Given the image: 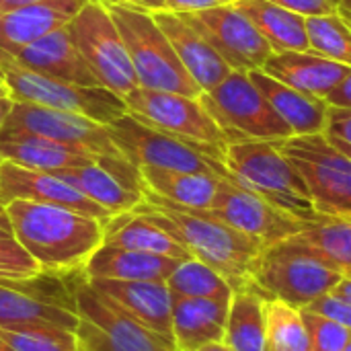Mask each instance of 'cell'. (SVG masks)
Here are the masks:
<instances>
[{
    "instance_id": "obj_20",
    "label": "cell",
    "mask_w": 351,
    "mask_h": 351,
    "mask_svg": "<svg viewBox=\"0 0 351 351\" xmlns=\"http://www.w3.org/2000/svg\"><path fill=\"white\" fill-rule=\"evenodd\" d=\"M86 280V278H84ZM97 292L113 300L130 317L150 331L173 339L171 308L173 296L167 282H146V280H107L95 278L86 280Z\"/></svg>"
},
{
    "instance_id": "obj_44",
    "label": "cell",
    "mask_w": 351,
    "mask_h": 351,
    "mask_svg": "<svg viewBox=\"0 0 351 351\" xmlns=\"http://www.w3.org/2000/svg\"><path fill=\"white\" fill-rule=\"evenodd\" d=\"M97 2H101L103 6H134L148 12L165 10V0H97Z\"/></svg>"
},
{
    "instance_id": "obj_23",
    "label": "cell",
    "mask_w": 351,
    "mask_h": 351,
    "mask_svg": "<svg viewBox=\"0 0 351 351\" xmlns=\"http://www.w3.org/2000/svg\"><path fill=\"white\" fill-rule=\"evenodd\" d=\"M261 70L308 97L325 99L351 68L313 51H276Z\"/></svg>"
},
{
    "instance_id": "obj_1",
    "label": "cell",
    "mask_w": 351,
    "mask_h": 351,
    "mask_svg": "<svg viewBox=\"0 0 351 351\" xmlns=\"http://www.w3.org/2000/svg\"><path fill=\"white\" fill-rule=\"evenodd\" d=\"M134 212L171 234L193 259L216 269L234 292L253 288V263L263 249L255 239L216 220L206 210L169 204L148 189H144V202Z\"/></svg>"
},
{
    "instance_id": "obj_6",
    "label": "cell",
    "mask_w": 351,
    "mask_h": 351,
    "mask_svg": "<svg viewBox=\"0 0 351 351\" xmlns=\"http://www.w3.org/2000/svg\"><path fill=\"white\" fill-rule=\"evenodd\" d=\"M107 10L123 37L140 86L199 99L202 88L183 68L152 12L134 6H107Z\"/></svg>"
},
{
    "instance_id": "obj_45",
    "label": "cell",
    "mask_w": 351,
    "mask_h": 351,
    "mask_svg": "<svg viewBox=\"0 0 351 351\" xmlns=\"http://www.w3.org/2000/svg\"><path fill=\"white\" fill-rule=\"evenodd\" d=\"M331 294H335L337 298H341V300L351 304V278H343Z\"/></svg>"
},
{
    "instance_id": "obj_46",
    "label": "cell",
    "mask_w": 351,
    "mask_h": 351,
    "mask_svg": "<svg viewBox=\"0 0 351 351\" xmlns=\"http://www.w3.org/2000/svg\"><path fill=\"white\" fill-rule=\"evenodd\" d=\"M12 105H14V101H12L8 95L0 97V132H2V128H4V123H6V117H8Z\"/></svg>"
},
{
    "instance_id": "obj_29",
    "label": "cell",
    "mask_w": 351,
    "mask_h": 351,
    "mask_svg": "<svg viewBox=\"0 0 351 351\" xmlns=\"http://www.w3.org/2000/svg\"><path fill=\"white\" fill-rule=\"evenodd\" d=\"M234 6L257 27L271 45V51H311L306 35V19L271 2V0H239Z\"/></svg>"
},
{
    "instance_id": "obj_43",
    "label": "cell",
    "mask_w": 351,
    "mask_h": 351,
    "mask_svg": "<svg viewBox=\"0 0 351 351\" xmlns=\"http://www.w3.org/2000/svg\"><path fill=\"white\" fill-rule=\"evenodd\" d=\"M329 107H339V109H351V70L350 74L325 97Z\"/></svg>"
},
{
    "instance_id": "obj_21",
    "label": "cell",
    "mask_w": 351,
    "mask_h": 351,
    "mask_svg": "<svg viewBox=\"0 0 351 351\" xmlns=\"http://www.w3.org/2000/svg\"><path fill=\"white\" fill-rule=\"evenodd\" d=\"M152 16L171 41L183 68L202 88V93L212 90L232 72L226 60L179 12L156 10L152 12Z\"/></svg>"
},
{
    "instance_id": "obj_35",
    "label": "cell",
    "mask_w": 351,
    "mask_h": 351,
    "mask_svg": "<svg viewBox=\"0 0 351 351\" xmlns=\"http://www.w3.org/2000/svg\"><path fill=\"white\" fill-rule=\"evenodd\" d=\"M306 35L311 51L351 68V25L339 14L308 16Z\"/></svg>"
},
{
    "instance_id": "obj_55",
    "label": "cell",
    "mask_w": 351,
    "mask_h": 351,
    "mask_svg": "<svg viewBox=\"0 0 351 351\" xmlns=\"http://www.w3.org/2000/svg\"><path fill=\"white\" fill-rule=\"evenodd\" d=\"M0 84H4V82H2V76H0Z\"/></svg>"
},
{
    "instance_id": "obj_36",
    "label": "cell",
    "mask_w": 351,
    "mask_h": 351,
    "mask_svg": "<svg viewBox=\"0 0 351 351\" xmlns=\"http://www.w3.org/2000/svg\"><path fill=\"white\" fill-rule=\"evenodd\" d=\"M0 337L14 351H76L74 331L56 325L0 327Z\"/></svg>"
},
{
    "instance_id": "obj_25",
    "label": "cell",
    "mask_w": 351,
    "mask_h": 351,
    "mask_svg": "<svg viewBox=\"0 0 351 351\" xmlns=\"http://www.w3.org/2000/svg\"><path fill=\"white\" fill-rule=\"evenodd\" d=\"M230 300L214 298H177L173 296L171 323L177 351H197L222 341Z\"/></svg>"
},
{
    "instance_id": "obj_3",
    "label": "cell",
    "mask_w": 351,
    "mask_h": 351,
    "mask_svg": "<svg viewBox=\"0 0 351 351\" xmlns=\"http://www.w3.org/2000/svg\"><path fill=\"white\" fill-rule=\"evenodd\" d=\"M341 280L300 234L263 247L251 274L253 290L265 300H282L300 311L331 294Z\"/></svg>"
},
{
    "instance_id": "obj_11",
    "label": "cell",
    "mask_w": 351,
    "mask_h": 351,
    "mask_svg": "<svg viewBox=\"0 0 351 351\" xmlns=\"http://www.w3.org/2000/svg\"><path fill=\"white\" fill-rule=\"evenodd\" d=\"M68 31L101 86L113 90L121 99L140 86L123 37L107 6L88 0L68 23Z\"/></svg>"
},
{
    "instance_id": "obj_41",
    "label": "cell",
    "mask_w": 351,
    "mask_h": 351,
    "mask_svg": "<svg viewBox=\"0 0 351 351\" xmlns=\"http://www.w3.org/2000/svg\"><path fill=\"white\" fill-rule=\"evenodd\" d=\"M302 311H313V313H319V315H325L333 321H337L339 325H343L346 329L351 331V304L337 298L335 294H327L319 300H315L313 304H308L306 308Z\"/></svg>"
},
{
    "instance_id": "obj_5",
    "label": "cell",
    "mask_w": 351,
    "mask_h": 351,
    "mask_svg": "<svg viewBox=\"0 0 351 351\" xmlns=\"http://www.w3.org/2000/svg\"><path fill=\"white\" fill-rule=\"evenodd\" d=\"M74 313L78 317L74 335L76 351H177L175 341L150 331L97 292L82 276L72 282Z\"/></svg>"
},
{
    "instance_id": "obj_32",
    "label": "cell",
    "mask_w": 351,
    "mask_h": 351,
    "mask_svg": "<svg viewBox=\"0 0 351 351\" xmlns=\"http://www.w3.org/2000/svg\"><path fill=\"white\" fill-rule=\"evenodd\" d=\"M300 237L343 278H351V218L321 216L306 222Z\"/></svg>"
},
{
    "instance_id": "obj_50",
    "label": "cell",
    "mask_w": 351,
    "mask_h": 351,
    "mask_svg": "<svg viewBox=\"0 0 351 351\" xmlns=\"http://www.w3.org/2000/svg\"><path fill=\"white\" fill-rule=\"evenodd\" d=\"M0 351H14V350H12V348H10V346H8V343H6V341L0 337Z\"/></svg>"
},
{
    "instance_id": "obj_53",
    "label": "cell",
    "mask_w": 351,
    "mask_h": 351,
    "mask_svg": "<svg viewBox=\"0 0 351 351\" xmlns=\"http://www.w3.org/2000/svg\"><path fill=\"white\" fill-rule=\"evenodd\" d=\"M4 95H8V90H6L4 84H0V97H4Z\"/></svg>"
},
{
    "instance_id": "obj_33",
    "label": "cell",
    "mask_w": 351,
    "mask_h": 351,
    "mask_svg": "<svg viewBox=\"0 0 351 351\" xmlns=\"http://www.w3.org/2000/svg\"><path fill=\"white\" fill-rule=\"evenodd\" d=\"M167 288L171 296L177 298H214L230 300L234 290L232 286L210 265L189 257L183 259L175 271L167 278Z\"/></svg>"
},
{
    "instance_id": "obj_16",
    "label": "cell",
    "mask_w": 351,
    "mask_h": 351,
    "mask_svg": "<svg viewBox=\"0 0 351 351\" xmlns=\"http://www.w3.org/2000/svg\"><path fill=\"white\" fill-rule=\"evenodd\" d=\"M58 276L51 278L49 286ZM45 274L35 280H0V327L16 325H56L76 329L72 284L58 282L51 290L43 284Z\"/></svg>"
},
{
    "instance_id": "obj_2",
    "label": "cell",
    "mask_w": 351,
    "mask_h": 351,
    "mask_svg": "<svg viewBox=\"0 0 351 351\" xmlns=\"http://www.w3.org/2000/svg\"><path fill=\"white\" fill-rule=\"evenodd\" d=\"M12 237L35 259L43 274L68 276L80 271L103 245V224L97 218L27 199L6 204Z\"/></svg>"
},
{
    "instance_id": "obj_24",
    "label": "cell",
    "mask_w": 351,
    "mask_h": 351,
    "mask_svg": "<svg viewBox=\"0 0 351 351\" xmlns=\"http://www.w3.org/2000/svg\"><path fill=\"white\" fill-rule=\"evenodd\" d=\"M97 156L58 144L37 134L2 130L0 132V162H12L23 169L56 173L95 162Z\"/></svg>"
},
{
    "instance_id": "obj_39",
    "label": "cell",
    "mask_w": 351,
    "mask_h": 351,
    "mask_svg": "<svg viewBox=\"0 0 351 351\" xmlns=\"http://www.w3.org/2000/svg\"><path fill=\"white\" fill-rule=\"evenodd\" d=\"M323 136L329 144H333L337 150L351 158V109L329 107Z\"/></svg>"
},
{
    "instance_id": "obj_15",
    "label": "cell",
    "mask_w": 351,
    "mask_h": 351,
    "mask_svg": "<svg viewBox=\"0 0 351 351\" xmlns=\"http://www.w3.org/2000/svg\"><path fill=\"white\" fill-rule=\"evenodd\" d=\"M2 130L37 134L93 156H123L111 138L109 125L41 105L14 101Z\"/></svg>"
},
{
    "instance_id": "obj_54",
    "label": "cell",
    "mask_w": 351,
    "mask_h": 351,
    "mask_svg": "<svg viewBox=\"0 0 351 351\" xmlns=\"http://www.w3.org/2000/svg\"><path fill=\"white\" fill-rule=\"evenodd\" d=\"M343 351H351V339H350V343H348V346L343 348Z\"/></svg>"
},
{
    "instance_id": "obj_27",
    "label": "cell",
    "mask_w": 351,
    "mask_h": 351,
    "mask_svg": "<svg viewBox=\"0 0 351 351\" xmlns=\"http://www.w3.org/2000/svg\"><path fill=\"white\" fill-rule=\"evenodd\" d=\"M181 259H173L165 255L101 245L82 267V276L86 280L107 278V280L167 282V278L175 271Z\"/></svg>"
},
{
    "instance_id": "obj_40",
    "label": "cell",
    "mask_w": 351,
    "mask_h": 351,
    "mask_svg": "<svg viewBox=\"0 0 351 351\" xmlns=\"http://www.w3.org/2000/svg\"><path fill=\"white\" fill-rule=\"evenodd\" d=\"M271 2H276L304 19L339 14V10H341V0H271Z\"/></svg>"
},
{
    "instance_id": "obj_10",
    "label": "cell",
    "mask_w": 351,
    "mask_h": 351,
    "mask_svg": "<svg viewBox=\"0 0 351 351\" xmlns=\"http://www.w3.org/2000/svg\"><path fill=\"white\" fill-rule=\"evenodd\" d=\"M282 150L304 179L321 216H351V158L321 134L290 136Z\"/></svg>"
},
{
    "instance_id": "obj_14",
    "label": "cell",
    "mask_w": 351,
    "mask_h": 351,
    "mask_svg": "<svg viewBox=\"0 0 351 351\" xmlns=\"http://www.w3.org/2000/svg\"><path fill=\"white\" fill-rule=\"evenodd\" d=\"M206 212L230 228L255 239L261 247L300 234L304 228V222L228 179H220L214 202Z\"/></svg>"
},
{
    "instance_id": "obj_52",
    "label": "cell",
    "mask_w": 351,
    "mask_h": 351,
    "mask_svg": "<svg viewBox=\"0 0 351 351\" xmlns=\"http://www.w3.org/2000/svg\"><path fill=\"white\" fill-rule=\"evenodd\" d=\"M341 8H346V10L351 12V0H341Z\"/></svg>"
},
{
    "instance_id": "obj_7",
    "label": "cell",
    "mask_w": 351,
    "mask_h": 351,
    "mask_svg": "<svg viewBox=\"0 0 351 351\" xmlns=\"http://www.w3.org/2000/svg\"><path fill=\"white\" fill-rule=\"evenodd\" d=\"M111 138L119 152L138 169L158 167L187 173H208L232 181L224 167V150L189 142L173 134L154 130L132 117L130 113L109 125Z\"/></svg>"
},
{
    "instance_id": "obj_28",
    "label": "cell",
    "mask_w": 351,
    "mask_h": 351,
    "mask_svg": "<svg viewBox=\"0 0 351 351\" xmlns=\"http://www.w3.org/2000/svg\"><path fill=\"white\" fill-rule=\"evenodd\" d=\"M140 175L150 193L189 210H210L222 179L208 173H187L158 167H140Z\"/></svg>"
},
{
    "instance_id": "obj_48",
    "label": "cell",
    "mask_w": 351,
    "mask_h": 351,
    "mask_svg": "<svg viewBox=\"0 0 351 351\" xmlns=\"http://www.w3.org/2000/svg\"><path fill=\"white\" fill-rule=\"evenodd\" d=\"M33 2H39V0H0V14L12 10V8L25 6V4H33Z\"/></svg>"
},
{
    "instance_id": "obj_30",
    "label": "cell",
    "mask_w": 351,
    "mask_h": 351,
    "mask_svg": "<svg viewBox=\"0 0 351 351\" xmlns=\"http://www.w3.org/2000/svg\"><path fill=\"white\" fill-rule=\"evenodd\" d=\"M103 245L165 255L181 261L191 257L171 234L134 210L117 214L103 224Z\"/></svg>"
},
{
    "instance_id": "obj_9",
    "label": "cell",
    "mask_w": 351,
    "mask_h": 351,
    "mask_svg": "<svg viewBox=\"0 0 351 351\" xmlns=\"http://www.w3.org/2000/svg\"><path fill=\"white\" fill-rule=\"evenodd\" d=\"M0 76L8 97L19 103L76 113L105 125H111L113 121L128 115L125 101L101 84L84 86L78 82H66L10 64H0Z\"/></svg>"
},
{
    "instance_id": "obj_22",
    "label": "cell",
    "mask_w": 351,
    "mask_h": 351,
    "mask_svg": "<svg viewBox=\"0 0 351 351\" xmlns=\"http://www.w3.org/2000/svg\"><path fill=\"white\" fill-rule=\"evenodd\" d=\"M88 0H39L0 14V49L14 53L66 27Z\"/></svg>"
},
{
    "instance_id": "obj_49",
    "label": "cell",
    "mask_w": 351,
    "mask_h": 351,
    "mask_svg": "<svg viewBox=\"0 0 351 351\" xmlns=\"http://www.w3.org/2000/svg\"><path fill=\"white\" fill-rule=\"evenodd\" d=\"M197 351H234L230 346H226L224 341H214V343H208L204 348H199Z\"/></svg>"
},
{
    "instance_id": "obj_38",
    "label": "cell",
    "mask_w": 351,
    "mask_h": 351,
    "mask_svg": "<svg viewBox=\"0 0 351 351\" xmlns=\"http://www.w3.org/2000/svg\"><path fill=\"white\" fill-rule=\"evenodd\" d=\"M302 319L311 335L313 351H343L350 343L351 331L337 321L313 311H302Z\"/></svg>"
},
{
    "instance_id": "obj_4",
    "label": "cell",
    "mask_w": 351,
    "mask_h": 351,
    "mask_svg": "<svg viewBox=\"0 0 351 351\" xmlns=\"http://www.w3.org/2000/svg\"><path fill=\"white\" fill-rule=\"evenodd\" d=\"M234 183L261 195L271 206L290 214L300 222L321 218L308 187L296 167L276 140H243L230 142L222 158Z\"/></svg>"
},
{
    "instance_id": "obj_12",
    "label": "cell",
    "mask_w": 351,
    "mask_h": 351,
    "mask_svg": "<svg viewBox=\"0 0 351 351\" xmlns=\"http://www.w3.org/2000/svg\"><path fill=\"white\" fill-rule=\"evenodd\" d=\"M128 113L148 128L177 138L226 150L228 138L199 99L169 90L136 86L123 97Z\"/></svg>"
},
{
    "instance_id": "obj_13",
    "label": "cell",
    "mask_w": 351,
    "mask_h": 351,
    "mask_svg": "<svg viewBox=\"0 0 351 351\" xmlns=\"http://www.w3.org/2000/svg\"><path fill=\"white\" fill-rule=\"evenodd\" d=\"M179 14L208 39L232 70H261L274 53L265 37L234 4Z\"/></svg>"
},
{
    "instance_id": "obj_51",
    "label": "cell",
    "mask_w": 351,
    "mask_h": 351,
    "mask_svg": "<svg viewBox=\"0 0 351 351\" xmlns=\"http://www.w3.org/2000/svg\"><path fill=\"white\" fill-rule=\"evenodd\" d=\"M339 12H341V16H343V19H346V21H348V23H350V25H351V12H350V10H346V8H341Z\"/></svg>"
},
{
    "instance_id": "obj_34",
    "label": "cell",
    "mask_w": 351,
    "mask_h": 351,
    "mask_svg": "<svg viewBox=\"0 0 351 351\" xmlns=\"http://www.w3.org/2000/svg\"><path fill=\"white\" fill-rule=\"evenodd\" d=\"M267 351H313L302 311L282 302L265 300Z\"/></svg>"
},
{
    "instance_id": "obj_31",
    "label": "cell",
    "mask_w": 351,
    "mask_h": 351,
    "mask_svg": "<svg viewBox=\"0 0 351 351\" xmlns=\"http://www.w3.org/2000/svg\"><path fill=\"white\" fill-rule=\"evenodd\" d=\"M222 341L234 351H267L265 298L253 290H237L230 298Z\"/></svg>"
},
{
    "instance_id": "obj_18",
    "label": "cell",
    "mask_w": 351,
    "mask_h": 351,
    "mask_svg": "<svg viewBox=\"0 0 351 351\" xmlns=\"http://www.w3.org/2000/svg\"><path fill=\"white\" fill-rule=\"evenodd\" d=\"M0 199L2 204H8L12 199H27L45 206H58L97 218L101 222L113 218V214L88 199L56 173L23 169L12 162H0Z\"/></svg>"
},
{
    "instance_id": "obj_19",
    "label": "cell",
    "mask_w": 351,
    "mask_h": 351,
    "mask_svg": "<svg viewBox=\"0 0 351 351\" xmlns=\"http://www.w3.org/2000/svg\"><path fill=\"white\" fill-rule=\"evenodd\" d=\"M0 64H10L29 72H37L49 78L78 82L84 86H99L97 76L90 72L82 53L76 49L68 25L51 31L49 35L25 45L14 53L0 49Z\"/></svg>"
},
{
    "instance_id": "obj_37",
    "label": "cell",
    "mask_w": 351,
    "mask_h": 351,
    "mask_svg": "<svg viewBox=\"0 0 351 351\" xmlns=\"http://www.w3.org/2000/svg\"><path fill=\"white\" fill-rule=\"evenodd\" d=\"M43 271L12 234H0V280H35Z\"/></svg>"
},
{
    "instance_id": "obj_42",
    "label": "cell",
    "mask_w": 351,
    "mask_h": 351,
    "mask_svg": "<svg viewBox=\"0 0 351 351\" xmlns=\"http://www.w3.org/2000/svg\"><path fill=\"white\" fill-rule=\"evenodd\" d=\"M234 2H239V0H165V10H171V12H197V10L226 6V4H234Z\"/></svg>"
},
{
    "instance_id": "obj_47",
    "label": "cell",
    "mask_w": 351,
    "mask_h": 351,
    "mask_svg": "<svg viewBox=\"0 0 351 351\" xmlns=\"http://www.w3.org/2000/svg\"><path fill=\"white\" fill-rule=\"evenodd\" d=\"M0 234H12V226H10V220H8L6 204H2V199H0Z\"/></svg>"
},
{
    "instance_id": "obj_26",
    "label": "cell",
    "mask_w": 351,
    "mask_h": 351,
    "mask_svg": "<svg viewBox=\"0 0 351 351\" xmlns=\"http://www.w3.org/2000/svg\"><path fill=\"white\" fill-rule=\"evenodd\" d=\"M249 78L267 99V103L276 109V113L288 123L292 136H308L321 134L327 123L329 105L325 99L308 97L276 78L265 74L263 70H251Z\"/></svg>"
},
{
    "instance_id": "obj_8",
    "label": "cell",
    "mask_w": 351,
    "mask_h": 351,
    "mask_svg": "<svg viewBox=\"0 0 351 351\" xmlns=\"http://www.w3.org/2000/svg\"><path fill=\"white\" fill-rule=\"evenodd\" d=\"M199 101L222 128L228 144L243 140L284 142L292 136L288 123L253 84L249 72L232 70L218 86L202 93Z\"/></svg>"
},
{
    "instance_id": "obj_17",
    "label": "cell",
    "mask_w": 351,
    "mask_h": 351,
    "mask_svg": "<svg viewBox=\"0 0 351 351\" xmlns=\"http://www.w3.org/2000/svg\"><path fill=\"white\" fill-rule=\"evenodd\" d=\"M56 175L113 216L132 212L144 202L146 185L140 169L125 156H97L90 165L62 169Z\"/></svg>"
},
{
    "instance_id": "obj_56",
    "label": "cell",
    "mask_w": 351,
    "mask_h": 351,
    "mask_svg": "<svg viewBox=\"0 0 351 351\" xmlns=\"http://www.w3.org/2000/svg\"><path fill=\"white\" fill-rule=\"evenodd\" d=\"M348 218H351V216H348Z\"/></svg>"
}]
</instances>
